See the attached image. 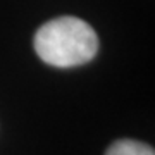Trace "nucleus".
I'll return each mask as SVG.
<instances>
[{
    "label": "nucleus",
    "instance_id": "f257e3e1",
    "mask_svg": "<svg viewBox=\"0 0 155 155\" xmlns=\"http://www.w3.org/2000/svg\"><path fill=\"white\" fill-rule=\"evenodd\" d=\"M35 50L41 61L54 67H76L97 55L98 38L83 19L62 16L45 22L36 31Z\"/></svg>",
    "mask_w": 155,
    "mask_h": 155
},
{
    "label": "nucleus",
    "instance_id": "f03ea898",
    "mask_svg": "<svg viewBox=\"0 0 155 155\" xmlns=\"http://www.w3.org/2000/svg\"><path fill=\"white\" fill-rule=\"evenodd\" d=\"M105 155H155L153 148L147 143L134 141V140H117L112 143Z\"/></svg>",
    "mask_w": 155,
    "mask_h": 155
}]
</instances>
